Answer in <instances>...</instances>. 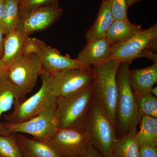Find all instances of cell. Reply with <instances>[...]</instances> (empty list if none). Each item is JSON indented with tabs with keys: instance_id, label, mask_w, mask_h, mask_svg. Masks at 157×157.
Here are the masks:
<instances>
[{
	"instance_id": "603a6c76",
	"label": "cell",
	"mask_w": 157,
	"mask_h": 157,
	"mask_svg": "<svg viewBox=\"0 0 157 157\" xmlns=\"http://www.w3.org/2000/svg\"><path fill=\"white\" fill-rule=\"evenodd\" d=\"M138 111L141 116L157 118V98L150 92L136 97Z\"/></svg>"
},
{
	"instance_id": "4dcf8cb0",
	"label": "cell",
	"mask_w": 157,
	"mask_h": 157,
	"mask_svg": "<svg viewBox=\"0 0 157 157\" xmlns=\"http://www.w3.org/2000/svg\"><path fill=\"white\" fill-rule=\"evenodd\" d=\"M141 1H142V0H126V2L128 7H129L135 4V3L139 2Z\"/></svg>"
},
{
	"instance_id": "44dd1931",
	"label": "cell",
	"mask_w": 157,
	"mask_h": 157,
	"mask_svg": "<svg viewBox=\"0 0 157 157\" xmlns=\"http://www.w3.org/2000/svg\"><path fill=\"white\" fill-rule=\"evenodd\" d=\"M140 130L136 132L135 137L139 146H157V118L143 116L140 123Z\"/></svg>"
},
{
	"instance_id": "8fae6325",
	"label": "cell",
	"mask_w": 157,
	"mask_h": 157,
	"mask_svg": "<svg viewBox=\"0 0 157 157\" xmlns=\"http://www.w3.org/2000/svg\"><path fill=\"white\" fill-rule=\"evenodd\" d=\"M63 9L59 6L34 9L21 14L16 30L29 36L35 32L44 30L60 17Z\"/></svg>"
},
{
	"instance_id": "9a60e30c",
	"label": "cell",
	"mask_w": 157,
	"mask_h": 157,
	"mask_svg": "<svg viewBox=\"0 0 157 157\" xmlns=\"http://www.w3.org/2000/svg\"><path fill=\"white\" fill-rule=\"evenodd\" d=\"M129 77L136 97L150 92L157 82V63L147 67L129 70Z\"/></svg>"
},
{
	"instance_id": "f546056e",
	"label": "cell",
	"mask_w": 157,
	"mask_h": 157,
	"mask_svg": "<svg viewBox=\"0 0 157 157\" xmlns=\"http://www.w3.org/2000/svg\"><path fill=\"white\" fill-rule=\"evenodd\" d=\"M4 34L0 29V59L2 57L4 51Z\"/></svg>"
},
{
	"instance_id": "f1b7e54d",
	"label": "cell",
	"mask_w": 157,
	"mask_h": 157,
	"mask_svg": "<svg viewBox=\"0 0 157 157\" xmlns=\"http://www.w3.org/2000/svg\"><path fill=\"white\" fill-rule=\"evenodd\" d=\"M81 157H104L103 155L92 144H89Z\"/></svg>"
},
{
	"instance_id": "2e32d148",
	"label": "cell",
	"mask_w": 157,
	"mask_h": 157,
	"mask_svg": "<svg viewBox=\"0 0 157 157\" xmlns=\"http://www.w3.org/2000/svg\"><path fill=\"white\" fill-rule=\"evenodd\" d=\"M23 157H61L46 141L15 133Z\"/></svg>"
},
{
	"instance_id": "52a82bcc",
	"label": "cell",
	"mask_w": 157,
	"mask_h": 157,
	"mask_svg": "<svg viewBox=\"0 0 157 157\" xmlns=\"http://www.w3.org/2000/svg\"><path fill=\"white\" fill-rule=\"evenodd\" d=\"M94 67L70 69L51 76L55 96L57 98L76 94L94 84Z\"/></svg>"
},
{
	"instance_id": "3957f363",
	"label": "cell",
	"mask_w": 157,
	"mask_h": 157,
	"mask_svg": "<svg viewBox=\"0 0 157 157\" xmlns=\"http://www.w3.org/2000/svg\"><path fill=\"white\" fill-rule=\"evenodd\" d=\"M121 63L107 61L94 66V97L101 105L115 128L117 98L116 75Z\"/></svg>"
},
{
	"instance_id": "4316f807",
	"label": "cell",
	"mask_w": 157,
	"mask_h": 157,
	"mask_svg": "<svg viewBox=\"0 0 157 157\" xmlns=\"http://www.w3.org/2000/svg\"><path fill=\"white\" fill-rule=\"evenodd\" d=\"M39 39L35 38L27 37L23 48V55L30 54L32 53H36L39 46Z\"/></svg>"
},
{
	"instance_id": "ba28073f",
	"label": "cell",
	"mask_w": 157,
	"mask_h": 157,
	"mask_svg": "<svg viewBox=\"0 0 157 157\" xmlns=\"http://www.w3.org/2000/svg\"><path fill=\"white\" fill-rule=\"evenodd\" d=\"M42 71L41 60L36 54L23 55L5 70V74L13 84L27 94L37 84Z\"/></svg>"
},
{
	"instance_id": "836d02e7",
	"label": "cell",
	"mask_w": 157,
	"mask_h": 157,
	"mask_svg": "<svg viewBox=\"0 0 157 157\" xmlns=\"http://www.w3.org/2000/svg\"><path fill=\"white\" fill-rule=\"evenodd\" d=\"M28 0H19L20 9L25 5Z\"/></svg>"
},
{
	"instance_id": "d4e9b609",
	"label": "cell",
	"mask_w": 157,
	"mask_h": 157,
	"mask_svg": "<svg viewBox=\"0 0 157 157\" xmlns=\"http://www.w3.org/2000/svg\"><path fill=\"white\" fill-rule=\"evenodd\" d=\"M110 12L114 20L128 19L126 0H109Z\"/></svg>"
},
{
	"instance_id": "d590c367",
	"label": "cell",
	"mask_w": 157,
	"mask_h": 157,
	"mask_svg": "<svg viewBox=\"0 0 157 157\" xmlns=\"http://www.w3.org/2000/svg\"><path fill=\"white\" fill-rule=\"evenodd\" d=\"M109 157H116L114 155H113V154L112 152H111V153L110 154V155H109Z\"/></svg>"
},
{
	"instance_id": "ac0fdd59",
	"label": "cell",
	"mask_w": 157,
	"mask_h": 157,
	"mask_svg": "<svg viewBox=\"0 0 157 157\" xmlns=\"http://www.w3.org/2000/svg\"><path fill=\"white\" fill-rule=\"evenodd\" d=\"M18 31H11L6 35L4 51L0 62L5 70L22 57L24 44L27 37Z\"/></svg>"
},
{
	"instance_id": "7402d4cb",
	"label": "cell",
	"mask_w": 157,
	"mask_h": 157,
	"mask_svg": "<svg viewBox=\"0 0 157 157\" xmlns=\"http://www.w3.org/2000/svg\"><path fill=\"white\" fill-rule=\"evenodd\" d=\"M132 133L118 137L113 147L112 153L116 157H140L139 146Z\"/></svg>"
},
{
	"instance_id": "ffe728a7",
	"label": "cell",
	"mask_w": 157,
	"mask_h": 157,
	"mask_svg": "<svg viewBox=\"0 0 157 157\" xmlns=\"http://www.w3.org/2000/svg\"><path fill=\"white\" fill-rule=\"evenodd\" d=\"M20 14L19 0H4L0 29L6 35L17 29L19 23Z\"/></svg>"
},
{
	"instance_id": "5bb4252c",
	"label": "cell",
	"mask_w": 157,
	"mask_h": 157,
	"mask_svg": "<svg viewBox=\"0 0 157 157\" xmlns=\"http://www.w3.org/2000/svg\"><path fill=\"white\" fill-rule=\"evenodd\" d=\"M25 94L22 90L8 79L5 73L0 75V135H9L1 121L4 113L9 111L13 105H16L25 100Z\"/></svg>"
},
{
	"instance_id": "d6986e66",
	"label": "cell",
	"mask_w": 157,
	"mask_h": 157,
	"mask_svg": "<svg viewBox=\"0 0 157 157\" xmlns=\"http://www.w3.org/2000/svg\"><path fill=\"white\" fill-rule=\"evenodd\" d=\"M142 30L141 25L132 23L128 19L114 20L105 38L114 45L125 42Z\"/></svg>"
},
{
	"instance_id": "484cf974",
	"label": "cell",
	"mask_w": 157,
	"mask_h": 157,
	"mask_svg": "<svg viewBox=\"0 0 157 157\" xmlns=\"http://www.w3.org/2000/svg\"><path fill=\"white\" fill-rule=\"evenodd\" d=\"M55 6H59L58 0H28L25 5L20 9V14L34 9Z\"/></svg>"
},
{
	"instance_id": "30bf717a",
	"label": "cell",
	"mask_w": 157,
	"mask_h": 157,
	"mask_svg": "<svg viewBox=\"0 0 157 157\" xmlns=\"http://www.w3.org/2000/svg\"><path fill=\"white\" fill-rule=\"evenodd\" d=\"M47 142L61 157H81L90 138L85 129L57 128Z\"/></svg>"
},
{
	"instance_id": "9c48e42d",
	"label": "cell",
	"mask_w": 157,
	"mask_h": 157,
	"mask_svg": "<svg viewBox=\"0 0 157 157\" xmlns=\"http://www.w3.org/2000/svg\"><path fill=\"white\" fill-rule=\"evenodd\" d=\"M55 108L56 104L28 120L18 123L5 122L2 124L9 135L11 133H25L47 142L57 128L55 117Z\"/></svg>"
},
{
	"instance_id": "7a4b0ae2",
	"label": "cell",
	"mask_w": 157,
	"mask_h": 157,
	"mask_svg": "<svg viewBox=\"0 0 157 157\" xmlns=\"http://www.w3.org/2000/svg\"><path fill=\"white\" fill-rule=\"evenodd\" d=\"M94 89L93 84L72 95L56 98L55 117L58 128L85 129Z\"/></svg>"
},
{
	"instance_id": "d6a6232c",
	"label": "cell",
	"mask_w": 157,
	"mask_h": 157,
	"mask_svg": "<svg viewBox=\"0 0 157 157\" xmlns=\"http://www.w3.org/2000/svg\"><path fill=\"white\" fill-rule=\"evenodd\" d=\"M150 92L156 98L157 97V87H153L151 90Z\"/></svg>"
},
{
	"instance_id": "1f68e13d",
	"label": "cell",
	"mask_w": 157,
	"mask_h": 157,
	"mask_svg": "<svg viewBox=\"0 0 157 157\" xmlns=\"http://www.w3.org/2000/svg\"><path fill=\"white\" fill-rule=\"evenodd\" d=\"M4 0H0V22L2 19L3 7H4Z\"/></svg>"
},
{
	"instance_id": "4fadbf2b",
	"label": "cell",
	"mask_w": 157,
	"mask_h": 157,
	"mask_svg": "<svg viewBox=\"0 0 157 157\" xmlns=\"http://www.w3.org/2000/svg\"><path fill=\"white\" fill-rule=\"evenodd\" d=\"M113 46L106 38L87 42L76 59L83 67H94L106 61L112 53Z\"/></svg>"
},
{
	"instance_id": "e0dca14e",
	"label": "cell",
	"mask_w": 157,
	"mask_h": 157,
	"mask_svg": "<svg viewBox=\"0 0 157 157\" xmlns=\"http://www.w3.org/2000/svg\"><path fill=\"white\" fill-rule=\"evenodd\" d=\"M114 21L109 9V0H103L94 22L86 33L87 43L105 38Z\"/></svg>"
},
{
	"instance_id": "5b68a950",
	"label": "cell",
	"mask_w": 157,
	"mask_h": 157,
	"mask_svg": "<svg viewBox=\"0 0 157 157\" xmlns=\"http://www.w3.org/2000/svg\"><path fill=\"white\" fill-rule=\"evenodd\" d=\"M42 86L40 89L27 100L14 106L11 113L4 116L10 123H18L39 115L56 104V98L52 90L51 75L42 72L40 75Z\"/></svg>"
},
{
	"instance_id": "7c38bea8",
	"label": "cell",
	"mask_w": 157,
	"mask_h": 157,
	"mask_svg": "<svg viewBox=\"0 0 157 157\" xmlns=\"http://www.w3.org/2000/svg\"><path fill=\"white\" fill-rule=\"evenodd\" d=\"M36 54L41 60L42 72L51 76L70 69L83 67L76 59L71 58L68 55H63L42 40H39Z\"/></svg>"
},
{
	"instance_id": "277c9868",
	"label": "cell",
	"mask_w": 157,
	"mask_h": 157,
	"mask_svg": "<svg viewBox=\"0 0 157 157\" xmlns=\"http://www.w3.org/2000/svg\"><path fill=\"white\" fill-rule=\"evenodd\" d=\"M85 130L89 136V144L104 157H109L117 135L115 128L94 97Z\"/></svg>"
},
{
	"instance_id": "6da1fadb",
	"label": "cell",
	"mask_w": 157,
	"mask_h": 157,
	"mask_svg": "<svg viewBox=\"0 0 157 157\" xmlns=\"http://www.w3.org/2000/svg\"><path fill=\"white\" fill-rule=\"evenodd\" d=\"M128 62H122L116 75L117 98L115 111V130L117 137L136 133L141 119L137 100L129 77Z\"/></svg>"
},
{
	"instance_id": "cb8c5ba5",
	"label": "cell",
	"mask_w": 157,
	"mask_h": 157,
	"mask_svg": "<svg viewBox=\"0 0 157 157\" xmlns=\"http://www.w3.org/2000/svg\"><path fill=\"white\" fill-rule=\"evenodd\" d=\"M0 157H23L15 133L0 135Z\"/></svg>"
},
{
	"instance_id": "e575fe53",
	"label": "cell",
	"mask_w": 157,
	"mask_h": 157,
	"mask_svg": "<svg viewBox=\"0 0 157 157\" xmlns=\"http://www.w3.org/2000/svg\"><path fill=\"white\" fill-rule=\"evenodd\" d=\"M5 68L3 67V65L0 62V75H2L3 73H5Z\"/></svg>"
},
{
	"instance_id": "83f0119b",
	"label": "cell",
	"mask_w": 157,
	"mask_h": 157,
	"mask_svg": "<svg viewBox=\"0 0 157 157\" xmlns=\"http://www.w3.org/2000/svg\"><path fill=\"white\" fill-rule=\"evenodd\" d=\"M139 146L140 157H157V146L143 145Z\"/></svg>"
},
{
	"instance_id": "8992f818",
	"label": "cell",
	"mask_w": 157,
	"mask_h": 157,
	"mask_svg": "<svg viewBox=\"0 0 157 157\" xmlns=\"http://www.w3.org/2000/svg\"><path fill=\"white\" fill-rule=\"evenodd\" d=\"M157 24L142 30L125 42L113 45L107 61L115 60L131 64L135 59L144 56L147 52H156Z\"/></svg>"
},
{
	"instance_id": "8d00e7d4",
	"label": "cell",
	"mask_w": 157,
	"mask_h": 157,
	"mask_svg": "<svg viewBox=\"0 0 157 157\" xmlns=\"http://www.w3.org/2000/svg\"></svg>"
}]
</instances>
